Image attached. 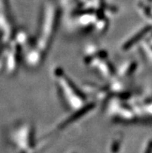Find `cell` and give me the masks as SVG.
I'll list each match as a JSON object with an SVG mask.
<instances>
[{"label":"cell","mask_w":152,"mask_h":153,"mask_svg":"<svg viewBox=\"0 0 152 153\" xmlns=\"http://www.w3.org/2000/svg\"><path fill=\"white\" fill-rule=\"evenodd\" d=\"M145 153H152V142H151L149 143L148 146V149H147V151Z\"/></svg>","instance_id":"cell-1"}]
</instances>
